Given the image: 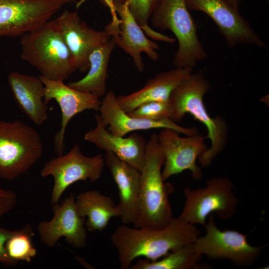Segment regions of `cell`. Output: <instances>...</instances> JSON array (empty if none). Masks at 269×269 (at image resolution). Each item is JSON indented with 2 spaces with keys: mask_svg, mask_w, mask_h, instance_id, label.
Instances as JSON below:
<instances>
[{
  "mask_svg": "<svg viewBox=\"0 0 269 269\" xmlns=\"http://www.w3.org/2000/svg\"><path fill=\"white\" fill-rule=\"evenodd\" d=\"M159 0H114V3H127L132 16L147 37L158 41L163 34L152 29L149 20Z\"/></svg>",
  "mask_w": 269,
  "mask_h": 269,
  "instance_id": "cell-26",
  "label": "cell"
},
{
  "mask_svg": "<svg viewBox=\"0 0 269 269\" xmlns=\"http://www.w3.org/2000/svg\"><path fill=\"white\" fill-rule=\"evenodd\" d=\"M234 186L229 178L221 176L209 179L203 187H185L183 208L178 218L185 223L203 226L212 213L221 220L230 219L239 204L233 191Z\"/></svg>",
  "mask_w": 269,
  "mask_h": 269,
  "instance_id": "cell-7",
  "label": "cell"
},
{
  "mask_svg": "<svg viewBox=\"0 0 269 269\" xmlns=\"http://www.w3.org/2000/svg\"><path fill=\"white\" fill-rule=\"evenodd\" d=\"M76 0H0V38L21 36Z\"/></svg>",
  "mask_w": 269,
  "mask_h": 269,
  "instance_id": "cell-10",
  "label": "cell"
},
{
  "mask_svg": "<svg viewBox=\"0 0 269 269\" xmlns=\"http://www.w3.org/2000/svg\"><path fill=\"white\" fill-rule=\"evenodd\" d=\"M237 10H239V0H226Z\"/></svg>",
  "mask_w": 269,
  "mask_h": 269,
  "instance_id": "cell-31",
  "label": "cell"
},
{
  "mask_svg": "<svg viewBox=\"0 0 269 269\" xmlns=\"http://www.w3.org/2000/svg\"><path fill=\"white\" fill-rule=\"evenodd\" d=\"M76 205L79 215L87 218L85 226L90 232H102L111 218L121 214L113 199L98 190L81 192L76 199Z\"/></svg>",
  "mask_w": 269,
  "mask_h": 269,
  "instance_id": "cell-22",
  "label": "cell"
},
{
  "mask_svg": "<svg viewBox=\"0 0 269 269\" xmlns=\"http://www.w3.org/2000/svg\"><path fill=\"white\" fill-rule=\"evenodd\" d=\"M190 68H175L157 74L141 89L126 95L117 96L121 109L128 113L140 104L150 101L169 100L171 93L192 73Z\"/></svg>",
  "mask_w": 269,
  "mask_h": 269,
  "instance_id": "cell-20",
  "label": "cell"
},
{
  "mask_svg": "<svg viewBox=\"0 0 269 269\" xmlns=\"http://www.w3.org/2000/svg\"><path fill=\"white\" fill-rule=\"evenodd\" d=\"M209 89V82L202 73H192L174 90L169 98L172 106L171 120L175 123L180 122L189 113L207 129L206 137L210 139L211 145L198 158L203 167L212 163L225 148L228 139L226 120L220 116L211 117L205 106L204 96Z\"/></svg>",
  "mask_w": 269,
  "mask_h": 269,
  "instance_id": "cell-3",
  "label": "cell"
},
{
  "mask_svg": "<svg viewBox=\"0 0 269 269\" xmlns=\"http://www.w3.org/2000/svg\"><path fill=\"white\" fill-rule=\"evenodd\" d=\"M206 233L193 243L196 253L214 260H228L235 266L249 267L259 258L267 245L254 246L248 240V235L235 230H221L213 216L209 215L204 226Z\"/></svg>",
  "mask_w": 269,
  "mask_h": 269,
  "instance_id": "cell-8",
  "label": "cell"
},
{
  "mask_svg": "<svg viewBox=\"0 0 269 269\" xmlns=\"http://www.w3.org/2000/svg\"><path fill=\"white\" fill-rule=\"evenodd\" d=\"M17 195L14 191L2 189L0 186V219L16 205Z\"/></svg>",
  "mask_w": 269,
  "mask_h": 269,
  "instance_id": "cell-28",
  "label": "cell"
},
{
  "mask_svg": "<svg viewBox=\"0 0 269 269\" xmlns=\"http://www.w3.org/2000/svg\"><path fill=\"white\" fill-rule=\"evenodd\" d=\"M15 232L0 227V262L6 266L13 267L18 264L9 257L5 248L6 241Z\"/></svg>",
  "mask_w": 269,
  "mask_h": 269,
  "instance_id": "cell-29",
  "label": "cell"
},
{
  "mask_svg": "<svg viewBox=\"0 0 269 269\" xmlns=\"http://www.w3.org/2000/svg\"><path fill=\"white\" fill-rule=\"evenodd\" d=\"M150 21L155 28L169 30L175 35L178 44L172 60L175 68L193 69L207 58L185 0H159Z\"/></svg>",
  "mask_w": 269,
  "mask_h": 269,
  "instance_id": "cell-5",
  "label": "cell"
},
{
  "mask_svg": "<svg viewBox=\"0 0 269 269\" xmlns=\"http://www.w3.org/2000/svg\"><path fill=\"white\" fill-rule=\"evenodd\" d=\"M104 161L118 187L121 221L134 224L137 216L140 172L111 152H106Z\"/></svg>",
  "mask_w": 269,
  "mask_h": 269,
  "instance_id": "cell-19",
  "label": "cell"
},
{
  "mask_svg": "<svg viewBox=\"0 0 269 269\" xmlns=\"http://www.w3.org/2000/svg\"><path fill=\"white\" fill-rule=\"evenodd\" d=\"M185 1L189 9L202 11L213 20L229 47L248 44L266 47L265 43L240 14L239 10L226 0Z\"/></svg>",
  "mask_w": 269,
  "mask_h": 269,
  "instance_id": "cell-12",
  "label": "cell"
},
{
  "mask_svg": "<svg viewBox=\"0 0 269 269\" xmlns=\"http://www.w3.org/2000/svg\"><path fill=\"white\" fill-rule=\"evenodd\" d=\"M52 206V218L49 221L40 222L37 226L41 241L53 248L64 237L74 248L84 247L87 239L85 218L78 212L75 195L71 193L61 203Z\"/></svg>",
  "mask_w": 269,
  "mask_h": 269,
  "instance_id": "cell-13",
  "label": "cell"
},
{
  "mask_svg": "<svg viewBox=\"0 0 269 269\" xmlns=\"http://www.w3.org/2000/svg\"><path fill=\"white\" fill-rule=\"evenodd\" d=\"M116 46L111 38L94 49L90 54L89 68L82 78L67 85L77 90L91 94L99 98L107 93L108 68L112 52Z\"/></svg>",
  "mask_w": 269,
  "mask_h": 269,
  "instance_id": "cell-23",
  "label": "cell"
},
{
  "mask_svg": "<svg viewBox=\"0 0 269 269\" xmlns=\"http://www.w3.org/2000/svg\"><path fill=\"white\" fill-rule=\"evenodd\" d=\"M95 117L96 126L85 134L84 139L113 153L140 172L144 164L147 143L144 138L136 133L126 137L114 134L107 129L100 115L95 114Z\"/></svg>",
  "mask_w": 269,
  "mask_h": 269,
  "instance_id": "cell-18",
  "label": "cell"
},
{
  "mask_svg": "<svg viewBox=\"0 0 269 269\" xmlns=\"http://www.w3.org/2000/svg\"><path fill=\"white\" fill-rule=\"evenodd\" d=\"M165 156L158 135L153 133L147 142L145 161L140 171L137 216L134 227L146 229H159L174 218L169 195L173 186L164 183L162 166Z\"/></svg>",
  "mask_w": 269,
  "mask_h": 269,
  "instance_id": "cell-2",
  "label": "cell"
},
{
  "mask_svg": "<svg viewBox=\"0 0 269 269\" xmlns=\"http://www.w3.org/2000/svg\"><path fill=\"white\" fill-rule=\"evenodd\" d=\"M39 77L45 87L44 100L45 103L54 100L61 109V128L54 138L55 151L58 155H61L64 151L65 131L70 120L84 111H99L101 101L91 94L71 88L64 81L50 80L41 75Z\"/></svg>",
  "mask_w": 269,
  "mask_h": 269,
  "instance_id": "cell-15",
  "label": "cell"
},
{
  "mask_svg": "<svg viewBox=\"0 0 269 269\" xmlns=\"http://www.w3.org/2000/svg\"><path fill=\"white\" fill-rule=\"evenodd\" d=\"M62 37L75 61L77 70H88L91 52L111 38L109 32L95 30L83 21L77 12L63 11L55 18Z\"/></svg>",
  "mask_w": 269,
  "mask_h": 269,
  "instance_id": "cell-14",
  "label": "cell"
},
{
  "mask_svg": "<svg viewBox=\"0 0 269 269\" xmlns=\"http://www.w3.org/2000/svg\"><path fill=\"white\" fill-rule=\"evenodd\" d=\"M43 144L38 132L20 120L0 121V177L14 180L41 158Z\"/></svg>",
  "mask_w": 269,
  "mask_h": 269,
  "instance_id": "cell-6",
  "label": "cell"
},
{
  "mask_svg": "<svg viewBox=\"0 0 269 269\" xmlns=\"http://www.w3.org/2000/svg\"><path fill=\"white\" fill-rule=\"evenodd\" d=\"M120 18L119 27L110 32L116 45L130 55L137 70L142 72L145 67L141 54L145 53L153 61L159 58L157 43L149 39L135 20L127 3H114Z\"/></svg>",
  "mask_w": 269,
  "mask_h": 269,
  "instance_id": "cell-17",
  "label": "cell"
},
{
  "mask_svg": "<svg viewBox=\"0 0 269 269\" xmlns=\"http://www.w3.org/2000/svg\"><path fill=\"white\" fill-rule=\"evenodd\" d=\"M33 235L32 229L28 224L22 229L15 231L5 244V250L9 257L17 262L23 261L30 263L37 254V251L32 244Z\"/></svg>",
  "mask_w": 269,
  "mask_h": 269,
  "instance_id": "cell-25",
  "label": "cell"
},
{
  "mask_svg": "<svg viewBox=\"0 0 269 269\" xmlns=\"http://www.w3.org/2000/svg\"><path fill=\"white\" fill-rule=\"evenodd\" d=\"M200 233L195 225L173 218L159 229L119 226L111 240L117 251L120 268L128 269L138 257L156 261L183 246L194 243Z\"/></svg>",
  "mask_w": 269,
  "mask_h": 269,
  "instance_id": "cell-1",
  "label": "cell"
},
{
  "mask_svg": "<svg viewBox=\"0 0 269 269\" xmlns=\"http://www.w3.org/2000/svg\"><path fill=\"white\" fill-rule=\"evenodd\" d=\"M193 243L185 245L156 261L140 260L132 269H195L208 268L199 264L202 256L195 252ZM130 267V268H131Z\"/></svg>",
  "mask_w": 269,
  "mask_h": 269,
  "instance_id": "cell-24",
  "label": "cell"
},
{
  "mask_svg": "<svg viewBox=\"0 0 269 269\" xmlns=\"http://www.w3.org/2000/svg\"><path fill=\"white\" fill-rule=\"evenodd\" d=\"M179 134L172 129H162L157 134L165 156L163 179L187 170L194 179L200 180L203 172L196 160L208 148L205 143L206 137L199 133L181 137Z\"/></svg>",
  "mask_w": 269,
  "mask_h": 269,
  "instance_id": "cell-11",
  "label": "cell"
},
{
  "mask_svg": "<svg viewBox=\"0 0 269 269\" xmlns=\"http://www.w3.org/2000/svg\"><path fill=\"white\" fill-rule=\"evenodd\" d=\"M104 165V158L101 154L87 156L77 143L67 154L58 155L46 162L40 175L43 177L50 175L53 178L51 204L58 203L64 192L72 184L78 181H97Z\"/></svg>",
  "mask_w": 269,
  "mask_h": 269,
  "instance_id": "cell-9",
  "label": "cell"
},
{
  "mask_svg": "<svg viewBox=\"0 0 269 269\" xmlns=\"http://www.w3.org/2000/svg\"><path fill=\"white\" fill-rule=\"evenodd\" d=\"M172 106L169 100L165 101H150L139 105L127 113L130 116L150 120L170 119Z\"/></svg>",
  "mask_w": 269,
  "mask_h": 269,
  "instance_id": "cell-27",
  "label": "cell"
},
{
  "mask_svg": "<svg viewBox=\"0 0 269 269\" xmlns=\"http://www.w3.org/2000/svg\"><path fill=\"white\" fill-rule=\"evenodd\" d=\"M20 57L47 79L64 81L76 70L55 19L21 36Z\"/></svg>",
  "mask_w": 269,
  "mask_h": 269,
  "instance_id": "cell-4",
  "label": "cell"
},
{
  "mask_svg": "<svg viewBox=\"0 0 269 269\" xmlns=\"http://www.w3.org/2000/svg\"><path fill=\"white\" fill-rule=\"evenodd\" d=\"M103 97L99 110L100 116L105 126L114 134L124 136L131 132L152 129H172L187 136L199 133L196 127L180 126L169 118L150 120L131 117L121 109L117 96L112 90Z\"/></svg>",
  "mask_w": 269,
  "mask_h": 269,
  "instance_id": "cell-16",
  "label": "cell"
},
{
  "mask_svg": "<svg viewBox=\"0 0 269 269\" xmlns=\"http://www.w3.org/2000/svg\"><path fill=\"white\" fill-rule=\"evenodd\" d=\"M13 97L21 111L37 125L48 119L44 102L45 87L40 78L11 72L7 77Z\"/></svg>",
  "mask_w": 269,
  "mask_h": 269,
  "instance_id": "cell-21",
  "label": "cell"
},
{
  "mask_svg": "<svg viewBox=\"0 0 269 269\" xmlns=\"http://www.w3.org/2000/svg\"><path fill=\"white\" fill-rule=\"evenodd\" d=\"M87 0H78L76 2V7L78 8L82 4H83ZM103 3L106 5L110 11L112 20L110 22V24L116 27H118L120 24V19L116 11L114 0H101Z\"/></svg>",
  "mask_w": 269,
  "mask_h": 269,
  "instance_id": "cell-30",
  "label": "cell"
}]
</instances>
